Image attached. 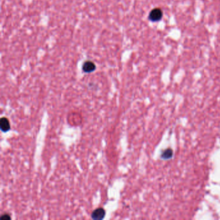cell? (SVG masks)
Instances as JSON below:
<instances>
[{"instance_id":"cell-1","label":"cell","mask_w":220,"mask_h":220,"mask_svg":"<svg viewBox=\"0 0 220 220\" xmlns=\"http://www.w3.org/2000/svg\"><path fill=\"white\" fill-rule=\"evenodd\" d=\"M163 15V12L160 9L156 8L151 10L149 14V19L152 22H158L160 20Z\"/></svg>"},{"instance_id":"cell-2","label":"cell","mask_w":220,"mask_h":220,"mask_svg":"<svg viewBox=\"0 0 220 220\" xmlns=\"http://www.w3.org/2000/svg\"><path fill=\"white\" fill-rule=\"evenodd\" d=\"M106 212L105 211V209L103 208H98L94 210L92 214L91 217L93 219L95 220H101L103 219L105 216Z\"/></svg>"},{"instance_id":"cell-3","label":"cell","mask_w":220,"mask_h":220,"mask_svg":"<svg viewBox=\"0 0 220 220\" xmlns=\"http://www.w3.org/2000/svg\"><path fill=\"white\" fill-rule=\"evenodd\" d=\"M96 69V66L94 62L91 61H86L83 65V71L85 73H91L94 72Z\"/></svg>"},{"instance_id":"cell-4","label":"cell","mask_w":220,"mask_h":220,"mask_svg":"<svg viewBox=\"0 0 220 220\" xmlns=\"http://www.w3.org/2000/svg\"><path fill=\"white\" fill-rule=\"evenodd\" d=\"M0 127H1L2 131L4 132H7L10 129V124L9 120L5 117L2 118L0 120Z\"/></svg>"},{"instance_id":"cell-5","label":"cell","mask_w":220,"mask_h":220,"mask_svg":"<svg viewBox=\"0 0 220 220\" xmlns=\"http://www.w3.org/2000/svg\"><path fill=\"white\" fill-rule=\"evenodd\" d=\"M2 220H10L11 219V217L9 215V214H4L1 216Z\"/></svg>"}]
</instances>
